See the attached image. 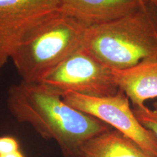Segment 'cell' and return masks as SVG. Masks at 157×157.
<instances>
[{"mask_svg":"<svg viewBox=\"0 0 157 157\" xmlns=\"http://www.w3.org/2000/svg\"><path fill=\"white\" fill-rule=\"evenodd\" d=\"M7 106L18 122L29 124L44 139L56 141L64 157H76L84 143L111 129L71 107L61 95L40 82L21 80L12 85Z\"/></svg>","mask_w":157,"mask_h":157,"instance_id":"obj_1","label":"cell"},{"mask_svg":"<svg viewBox=\"0 0 157 157\" xmlns=\"http://www.w3.org/2000/svg\"><path fill=\"white\" fill-rule=\"evenodd\" d=\"M83 47L112 70L157 58V4L141 0L128 14L87 28Z\"/></svg>","mask_w":157,"mask_h":157,"instance_id":"obj_2","label":"cell"},{"mask_svg":"<svg viewBox=\"0 0 157 157\" xmlns=\"http://www.w3.org/2000/svg\"><path fill=\"white\" fill-rule=\"evenodd\" d=\"M87 27L61 11L37 25L11 55L21 80L41 82L84 45Z\"/></svg>","mask_w":157,"mask_h":157,"instance_id":"obj_3","label":"cell"},{"mask_svg":"<svg viewBox=\"0 0 157 157\" xmlns=\"http://www.w3.org/2000/svg\"><path fill=\"white\" fill-rule=\"evenodd\" d=\"M40 83L63 96L76 93L93 97H107L119 90L112 69L82 47L66 58Z\"/></svg>","mask_w":157,"mask_h":157,"instance_id":"obj_4","label":"cell"},{"mask_svg":"<svg viewBox=\"0 0 157 157\" xmlns=\"http://www.w3.org/2000/svg\"><path fill=\"white\" fill-rule=\"evenodd\" d=\"M62 98L71 107L103 121L129 137L149 156L157 157L156 136L139 122L131 109L128 97L121 90L107 97L68 93Z\"/></svg>","mask_w":157,"mask_h":157,"instance_id":"obj_5","label":"cell"},{"mask_svg":"<svg viewBox=\"0 0 157 157\" xmlns=\"http://www.w3.org/2000/svg\"><path fill=\"white\" fill-rule=\"evenodd\" d=\"M59 11V0H0V71L20 42Z\"/></svg>","mask_w":157,"mask_h":157,"instance_id":"obj_6","label":"cell"},{"mask_svg":"<svg viewBox=\"0 0 157 157\" xmlns=\"http://www.w3.org/2000/svg\"><path fill=\"white\" fill-rule=\"evenodd\" d=\"M141 0H59L60 11L87 28L112 21L136 8Z\"/></svg>","mask_w":157,"mask_h":157,"instance_id":"obj_7","label":"cell"},{"mask_svg":"<svg viewBox=\"0 0 157 157\" xmlns=\"http://www.w3.org/2000/svg\"><path fill=\"white\" fill-rule=\"evenodd\" d=\"M114 81L132 102L133 107L157 98V58L147 59L124 69H113Z\"/></svg>","mask_w":157,"mask_h":157,"instance_id":"obj_8","label":"cell"},{"mask_svg":"<svg viewBox=\"0 0 157 157\" xmlns=\"http://www.w3.org/2000/svg\"><path fill=\"white\" fill-rule=\"evenodd\" d=\"M76 157H151L135 141L115 129L92 137Z\"/></svg>","mask_w":157,"mask_h":157,"instance_id":"obj_9","label":"cell"},{"mask_svg":"<svg viewBox=\"0 0 157 157\" xmlns=\"http://www.w3.org/2000/svg\"><path fill=\"white\" fill-rule=\"evenodd\" d=\"M154 109L146 105L133 107V112L141 124L154 132L157 139V102L154 104Z\"/></svg>","mask_w":157,"mask_h":157,"instance_id":"obj_10","label":"cell"},{"mask_svg":"<svg viewBox=\"0 0 157 157\" xmlns=\"http://www.w3.org/2000/svg\"><path fill=\"white\" fill-rule=\"evenodd\" d=\"M17 151H19V144L15 137L11 136L0 137V155L10 154Z\"/></svg>","mask_w":157,"mask_h":157,"instance_id":"obj_11","label":"cell"},{"mask_svg":"<svg viewBox=\"0 0 157 157\" xmlns=\"http://www.w3.org/2000/svg\"><path fill=\"white\" fill-rule=\"evenodd\" d=\"M0 157H24V156L20 151H17L10 153V154L0 155Z\"/></svg>","mask_w":157,"mask_h":157,"instance_id":"obj_12","label":"cell"},{"mask_svg":"<svg viewBox=\"0 0 157 157\" xmlns=\"http://www.w3.org/2000/svg\"><path fill=\"white\" fill-rule=\"evenodd\" d=\"M150 1H151V2H153L157 4V0H150Z\"/></svg>","mask_w":157,"mask_h":157,"instance_id":"obj_13","label":"cell"}]
</instances>
